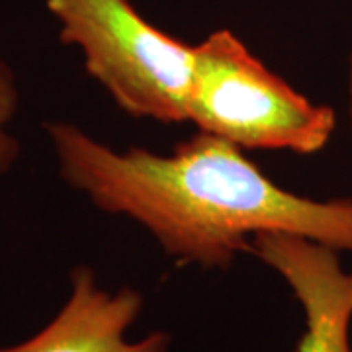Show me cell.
<instances>
[{
	"label": "cell",
	"instance_id": "1",
	"mask_svg": "<svg viewBox=\"0 0 352 352\" xmlns=\"http://www.w3.org/2000/svg\"><path fill=\"white\" fill-rule=\"evenodd\" d=\"M59 175L100 212L147 229L173 261L227 268L258 235H294L352 252V198L280 188L243 149L198 131L170 155L116 151L69 122H47Z\"/></svg>",
	"mask_w": 352,
	"mask_h": 352
},
{
	"label": "cell",
	"instance_id": "2",
	"mask_svg": "<svg viewBox=\"0 0 352 352\" xmlns=\"http://www.w3.org/2000/svg\"><path fill=\"white\" fill-rule=\"evenodd\" d=\"M188 122L247 151L314 155L327 147L337 113L315 104L258 61L229 30L194 45Z\"/></svg>",
	"mask_w": 352,
	"mask_h": 352
},
{
	"label": "cell",
	"instance_id": "3",
	"mask_svg": "<svg viewBox=\"0 0 352 352\" xmlns=\"http://www.w3.org/2000/svg\"><path fill=\"white\" fill-rule=\"evenodd\" d=\"M59 39L82 53L87 73L129 116L188 122L194 45L147 22L131 0H45Z\"/></svg>",
	"mask_w": 352,
	"mask_h": 352
},
{
	"label": "cell",
	"instance_id": "4",
	"mask_svg": "<svg viewBox=\"0 0 352 352\" xmlns=\"http://www.w3.org/2000/svg\"><path fill=\"white\" fill-rule=\"evenodd\" d=\"M251 252L302 305L305 333L296 352H352V270L342 268L339 251L294 235H258Z\"/></svg>",
	"mask_w": 352,
	"mask_h": 352
},
{
	"label": "cell",
	"instance_id": "5",
	"mask_svg": "<svg viewBox=\"0 0 352 352\" xmlns=\"http://www.w3.org/2000/svg\"><path fill=\"white\" fill-rule=\"evenodd\" d=\"M143 309L138 289L108 292L88 266L71 272L69 300L34 337L0 352H168L170 337L163 331L139 340L126 337Z\"/></svg>",
	"mask_w": 352,
	"mask_h": 352
},
{
	"label": "cell",
	"instance_id": "6",
	"mask_svg": "<svg viewBox=\"0 0 352 352\" xmlns=\"http://www.w3.org/2000/svg\"><path fill=\"white\" fill-rule=\"evenodd\" d=\"M20 108V87L12 67L0 57V175L8 173L18 163L22 145L10 131Z\"/></svg>",
	"mask_w": 352,
	"mask_h": 352
},
{
	"label": "cell",
	"instance_id": "7",
	"mask_svg": "<svg viewBox=\"0 0 352 352\" xmlns=\"http://www.w3.org/2000/svg\"><path fill=\"white\" fill-rule=\"evenodd\" d=\"M346 116L352 131V47L349 53V67H346Z\"/></svg>",
	"mask_w": 352,
	"mask_h": 352
}]
</instances>
